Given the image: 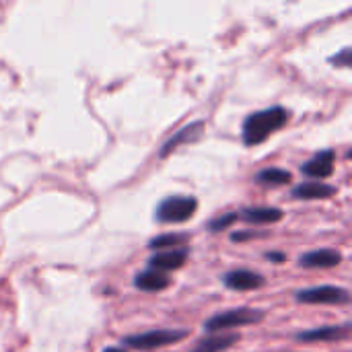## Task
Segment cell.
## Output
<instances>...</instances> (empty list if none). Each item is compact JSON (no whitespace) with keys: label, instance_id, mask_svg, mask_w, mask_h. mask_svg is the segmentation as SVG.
<instances>
[{"label":"cell","instance_id":"6da1fadb","mask_svg":"<svg viewBox=\"0 0 352 352\" xmlns=\"http://www.w3.org/2000/svg\"><path fill=\"white\" fill-rule=\"evenodd\" d=\"M289 122H291V111L283 105L254 111L243 120V128H241L243 144L258 146L264 140H268L274 132H278L283 126H287Z\"/></svg>","mask_w":352,"mask_h":352},{"label":"cell","instance_id":"7a4b0ae2","mask_svg":"<svg viewBox=\"0 0 352 352\" xmlns=\"http://www.w3.org/2000/svg\"><path fill=\"white\" fill-rule=\"evenodd\" d=\"M266 320L264 309H252V307H239V309H229V311H219L212 318L204 322V332L208 334H225L227 330L235 328H245V326H256Z\"/></svg>","mask_w":352,"mask_h":352},{"label":"cell","instance_id":"3957f363","mask_svg":"<svg viewBox=\"0 0 352 352\" xmlns=\"http://www.w3.org/2000/svg\"><path fill=\"white\" fill-rule=\"evenodd\" d=\"M198 210V200L194 196H184V194H175V196H167L163 198L157 208H155V219L161 225H177V223H186L190 221Z\"/></svg>","mask_w":352,"mask_h":352},{"label":"cell","instance_id":"277c9868","mask_svg":"<svg viewBox=\"0 0 352 352\" xmlns=\"http://www.w3.org/2000/svg\"><path fill=\"white\" fill-rule=\"evenodd\" d=\"M188 336H190V330H186V328H175V330L163 328V330L142 332V334H136V336H126L122 340V344L130 346L134 351L153 352L157 351V349H163V346L177 344V342L186 340Z\"/></svg>","mask_w":352,"mask_h":352},{"label":"cell","instance_id":"5b68a950","mask_svg":"<svg viewBox=\"0 0 352 352\" xmlns=\"http://www.w3.org/2000/svg\"><path fill=\"white\" fill-rule=\"evenodd\" d=\"M295 299H297V303H305V305H349L351 293H349V289H342V287L324 285V287H311V289L297 291Z\"/></svg>","mask_w":352,"mask_h":352},{"label":"cell","instance_id":"8992f818","mask_svg":"<svg viewBox=\"0 0 352 352\" xmlns=\"http://www.w3.org/2000/svg\"><path fill=\"white\" fill-rule=\"evenodd\" d=\"M204 130H206V122L204 120H196V122H192V124H188V126H184L182 130H177L163 146H161V151H159V157L161 159H165V157H169L173 151H177L179 146H184V144H194V142H198L202 136H204Z\"/></svg>","mask_w":352,"mask_h":352},{"label":"cell","instance_id":"52a82bcc","mask_svg":"<svg viewBox=\"0 0 352 352\" xmlns=\"http://www.w3.org/2000/svg\"><path fill=\"white\" fill-rule=\"evenodd\" d=\"M334 165H336V153L332 148H326V151H320L309 161H305L301 165V173L322 182V179H328L334 173Z\"/></svg>","mask_w":352,"mask_h":352},{"label":"cell","instance_id":"ba28073f","mask_svg":"<svg viewBox=\"0 0 352 352\" xmlns=\"http://www.w3.org/2000/svg\"><path fill=\"white\" fill-rule=\"evenodd\" d=\"M349 336H351V324L303 330L295 338L299 342H342V340H349Z\"/></svg>","mask_w":352,"mask_h":352},{"label":"cell","instance_id":"9c48e42d","mask_svg":"<svg viewBox=\"0 0 352 352\" xmlns=\"http://www.w3.org/2000/svg\"><path fill=\"white\" fill-rule=\"evenodd\" d=\"M190 258V250L188 248H179V250H167V252H155L148 258V266L151 270L157 272H171V270H179Z\"/></svg>","mask_w":352,"mask_h":352},{"label":"cell","instance_id":"30bf717a","mask_svg":"<svg viewBox=\"0 0 352 352\" xmlns=\"http://www.w3.org/2000/svg\"><path fill=\"white\" fill-rule=\"evenodd\" d=\"M223 285L231 291H256L266 285V278L254 270L237 268L223 276Z\"/></svg>","mask_w":352,"mask_h":352},{"label":"cell","instance_id":"8fae6325","mask_svg":"<svg viewBox=\"0 0 352 352\" xmlns=\"http://www.w3.org/2000/svg\"><path fill=\"white\" fill-rule=\"evenodd\" d=\"M342 260H344V256L338 250L322 248V250H314V252L299 256L297 264L301 268H336L342 264Z\"/></svg>","mask_w":352,"mask_h":352},{"label":"cell","instance_id":"7c38bea8","mask_svg":"<svg viewBox=\"0 0 352 352\" xmlns=\"http://www.w3.org/2000/svg\"><path fill=\"white\" fill-rule=\"evenodd\" d=\"M336 186L326 182H301L293 188L291 196L295 200H328L336 194Z\"/></svg>","mask_w":352,"mask_h":352},{"label":"cell","instance_id":"4fadbf2b","mask_svg":"<svg viewBox=\"0 0 352 352\" xmlns=\"http://www.w3.org/2000/svg\"><path fill=\"white\" fill-rule=\"evenodd\" d=\"M134 287L144 293H159V291H165L171 287V278L165 272H157V270L148 268L134 276Z\"/></svg>","mask_w":352,"mask_h":352},{"label":"cell","instance_id":"5bb4252c","mask_svg":"<svg viewBox=\"0 0 352 352\" xmlns=\"http://www.w3.org/2000/svg\"><path fill=\"white\" fill-rule=\"evenodd\" d=\"M239 219L252 225H272V223H280L285 219V212L274 206H258V208H245L243 212H239Z\"/></svg>","mask_w":352,"mask_h":352},{"label":"cell","instance_id":"9a60e30c","mask_svg":"<svg viewBox=\"0 0 352 352\" xmlns=\"http://www.w3.org/2000/svg\"><path fill=\"white\" fill-rule=\"evenodd\" d=\"M241 340V336L239 334H210V336H206V338H202V340H198L196 342V346H194V351L190 352H223V351H229L231 346H235L237 342Z\"/></svg>","mask_w":352,"mask_h":352},{"label":"cell","instance_id":"2e32d148","mask_svg":"<svg viewBox=\"0 0 352 352\" xmlns=\"http://www.w3.org/2000/svg\"><path fill=\"white\" fill-rule=\"evenodd\" d=\"M190 241L188 233H163L157 235L148 241V248L153 252H167V250H179L186 248V243Z\"/></svg>","mask_w":352,"mask_h":352},{"label":"cell","instance_id":"e0dca14e","mask_svg":"<svg viewBox=\"0 0 352 352\" xmlns=\"http://www.w3.org/2000/svg\"><path fill=\"white\" fill-rule=\"evenodd\" d=\"M256 182L262 184V186H272V188L289 186L293 182V173L287 171V169H280V167H268V169H262L256 175Z\"/></svg>","mask_w":352,"mask_h":352},{"label":"cell","instance_id":"ac0fdd59","mask_svg":"<svg viewBox=\"0 0 352 352\" xmlns=\"http://www.w3.org/2000/svg\"><path fill=\"white\" fill-rule=\"evenodd\" d=\"M239 221V212H227V214H223V217H217V219H212L210 223H208V231L210 233H219V231H225V229H229L233 223H237Z\"/></svg>","mask_w":352,"mask_h":352},{"label":"cell","instance_id":"d6986e66","mask_svg":"<svg viewBox=\"0 0 352 352\" xmlns=\"http://www.w3.org/2000/svg\"><path fill=\"white\" fill-rule=\"evenodd\" d=\"M330 62H332V64H336L338 68H349V66H352V50L351 47L340 50V54L332 56V58H330Z\"/></svg>","mask_w":352,"mask_h":352},{"label":"cell","instance_id":"ffe728a7","mask_svg":"<svg viewBox=\"0 0 352 352\" xmlns=\"http://www.w3.org/2000/svg\"><path fill=\"white\" fill-rule=\"evenodd\" d=\"M258 237H266V233H258V231H235V233H231L233 243H243V241L258 239Z\"/></svg>","mask_w":352,"mask_h":352},{"label":"cell","instance_id":"44dd1931","mask_svg":"<svg viewBox=\"0 0 352 352\" xmlns=\"http://www.w3.org/2000/svg\"><path fill=\"white\" fill-rule=\"evenodd\" d=\"M266 260H270V262H287V254H280V252H270V254H266Z\"/></svg>","mask_w":352,"mask_h":352},{"label":"cell","instance_id":"7402d4cb","mask_svg":"<svg viewBox=\"0 0 352 352\" xmlns=\"http://www.w3.org/2000/svg\"><path fill=\"white\" fill-rule=\"evenodd\" d=\"M103 352H128L124 346H109V349H105Z\"/></svg>","mask_w":352,"mask_h":352}]
</instances>
